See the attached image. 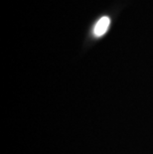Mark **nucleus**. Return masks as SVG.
I'll list each match as a JSON object with an SVG mask.
<instances>
[{
    "label": "nucleus",
    "mask_w": 153,
    "mask_h": 154,
    "mask_svg": "<svg viewBox=\"0 0 153 154\" xmlns=\"http://www.w3.org/2000/svg\"><path fill=\"white\" fill-rule=\"evenodd\" d=\"M109 23H110L109 18L106 17V16H103V17L100 18L99 20L96 23V25H94L93 35L96 36V37H102L103 35H105L106 32L109 30Z\"/></svg>",
    "instance_id": "obj_1"
}]
</instances>
